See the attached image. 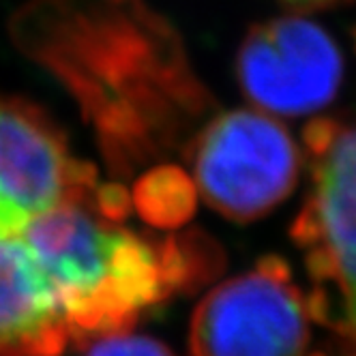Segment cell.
<instances>
[{
  "instance_id": "7c38bea8",
  "label": "cell",
  "mask_w": 356,
  "mask_h": 356,
  "mask_svg": "<svg viewBox=\"0 0 356 356\" xmlns=\"http://www.w3.org/2000/svg\"><path fill=\"white\" fill-rule=\"evenodd\" d=\"M0 232H3V230H0Z\"/></svg>"
},
{
  "instance_id": "8fae6325",
  "label": "cell",
  "mask_w": 356,
  "mask_h": 356,
  "mask_svg": "<svg viewBox=\"0 0 356 356\" xmlns=\"http://www.w3.org/2000/svg\"><path fill=\"white\" fill-rule=\"evenodd\" d=\"M318 356H322V354H318ZM352 356H356V354H352Z\"/></svg>"
},
{
  "instance_id": "7a4b0ae2",
  "label": "cell",
  "mask_w": 356,
  "mask_h": 356,
  "mask_svg": "<svg viewBox=\"0 0 356 356\" xmlns=\"http://www.w3.org/2000/svg\"><path fill=\"white\" fill-rule=\"evenodd\" d=\"M312 185L292 238L312 282L314 320L356 346V122L305 129Z\"/></svg>"
},
{
  "instance_id": "30bf717a",
  "label": "cell",
  "mask_w": 356,
  "mask_h": 356,
  "mask_svg": "<svg viewBox=\"0 0 356 356\" xmlns=\"http://www.w3.org/2000/svg\"><path fill=\"white\" fill-rule=\"evenodd\" d=\"M288 7L294 9H302V11H312V9H326V7H335L341 3H348V0H282Z\"/></svg>"
},
{
  "instance_id": "5b68a950",
  "label": "cell",
  "mask_w": 356,
  "mask_h": 356,
  "mask_svg": "<svg viewBox=\"0 0 356 356\" xmlns=\"http://www.w3.org/2000/svg\"><path fill=\"white\" fill-rule=\"evenodd\" d=\"M101 189L52 116L33 101L0 95V230L22 232L65 204H99Z\"/></svg>"
},
{
  "instance_id": "6da1fadb",
  "label": "cell",
  "mask_w": 356,
  "mask_h": 356,
  "mask_svg": "<svg viewBox=\"0 0 356 356\" xmlns=\"http://www.w3.org/2000/svg\"><path fill=\"white\" fill-rule=\"evenodd\" d=\"M22 236L80 346L131 330L144 309L200 275L195 249L174 238L152 243L97 204L58 207L29 221Z\"/></svg>"
},
{
  "instance_id": "ba28073f",
  "label": "cell",
  "mask_w": 356,
  "mask_h": 356,
  "mask_svg": "<svg viewBox=\"0 0 356 356\" xmlns=\"http://www.w3.org/2000/svg\"><path fill=\"white\" fill-rule=\"evenodd\" d=\"M142 213L155 223H176L191 213L193 191L181 172L163 170L142 181L138 191Z\"/></svg>"
},
{
  "instance_id": "3957f363",
  "label": "cell",
  "mask_w": 356,
  "mask_h": 356,
  "mask_svg": "<svg viewBox=\"0 0 356 356\" xmlns=\"http://www.w3.org/2000/svg\"><path fill=\"white\" fill-rule=\"evenodd\" d=\"M200 195L227 219L253 221L292 193L300 150L262 110H232L209 120L191 146Z\"/></svg>"
},
{
  "instance_id": "9c48e42d",
  "label": "cell",
  "mask_w": 356,
  "mask_h": 356,
  "mask_svg": "<svg viewBox=\"0 0 356 356\" xmlns=\"http://www.w3.org/2000/svg\"><path fill=\"white\" fill-rule=\"evenodd\" d=\"M84 356H174L172 350L146 335H134L131 330L99 337L88 343Z\"/></svg>"
},
{
  "instance_id": "52a82bcc",
  "label": "cell",
  "mask_w": 356,
  "mask_h": 356,
  "mask_svg": "<svg viewBox=\"0 0 356 356\" xmlns=\"http://www.w3.org/2000/svg\"><path fill=\"white\" fill-rule=\"evenodd\" d=\"M71 343L56 294L22 232H0V356H63Z\"/></svg>"
},
{
  "instance_id": "8992f818",
  "label": "cell",
  "mask_w": 356,
  "mask_h": 356,
  "mask_svg": "<svg viewBox=\"0 0 356 356\" xmlns=\"http://www.w3.org/2000/svg\"><path fill=\"white\" fill-rule=\"evenodd\" d=\"M343 58L330 35L305 15L256 24L236 54V80L256 110L270 116L314 114L335 99Z\"/></svg>"
},
{
  "instance_id": "277c9868",
  "label": "cell",
  "mask_w": 356,
  "mask_h": 356,
  "mask_svg": "<svg viewBox=\"0 0 356 356\" xmlns=\"http://www.w3.org/2000/svg\"><path fill=\"white\" fill-rule=\"evenodd\" d=\"M314 314L275 256L211 290L193 312L191 356H305Z\"/></svg>"
}]
</instances>
